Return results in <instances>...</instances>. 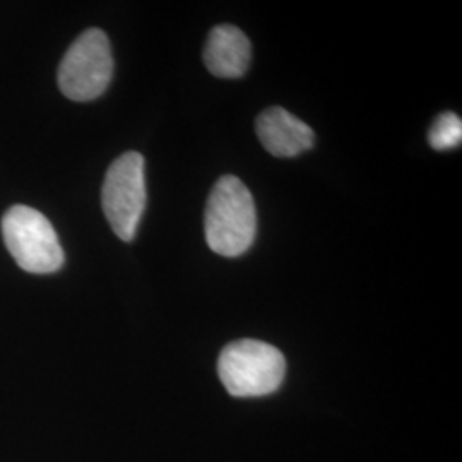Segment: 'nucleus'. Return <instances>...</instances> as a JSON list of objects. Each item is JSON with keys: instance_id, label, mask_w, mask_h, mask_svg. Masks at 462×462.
Instances as JSON below:
<instances>
[{"instance_id": "nucleus-1", "label": "nucleus", "mask_w": 462, "mask_h": 462, "mask_svg": "<svg viewBox=\"0 0 462 462\" xmlns=\"http://www.w3.org/2000/svg\"><path fill=\"white\" fill-rule=\"evenodd\" d=\"M208 247L223 257H238L252 247L257 233V211L247 185L233 175L216 182L204 215Z\"/></svg>"}, {"instance_id": "nucleus-2", "label": "nucleus", "mask_w": 462, "mask_h": 462, "mask_svg": "<svg viewBox=\"0 0 462 462\" xmlns=\"http://www.w3.org/2000/svg\"><path fill=\"white\" fill-rule=\"evenodd\" d=\"M217 374L231 396H267L284 379L286 360L278 347L255 339H242L221 351Z\"/></svg>"}, {"instance_id": "nucleus-3", "label": "nucleus", "mask_w": 462, "mask_h": 462, "mask_svg": "<svg viewBox=\"0 0 462 462\" xmlns=\"http://www.w3.org/2000/svg\"><path fill=\"white\" fill-rule=\"evenodd\" d=\"M5 247L17 265L32 274H51L64 261V248L51 223L30 206H13L2 219Z\"/></svg>"}, {"instance_id": "nucleus-4", "label": "nucleus", "mask_w": 462, "mask_h": 462, "mask_svg": "<svg viewBox=\"0 0 462 462\" xmlns=\"http://www.w3.org/2000/svg\"><path fill=\"white\" fill-rule=\"evenodd\" d=\"M146 199L144 158L129 151L110 165L101 190L103 211L120 240L133 242L146 209Z\"/></svg>"}, {"instance_id": "nucleus-5", "label": "nucleus", "mask_w": 462, "mask_h": 462, "mask_svg": "<svg viewBox=\"0 0 462 462\" xmlns=\"http://www.w3.org/2000/svg\"><path fill=\"white\" fill-rule=\"evenodd\" d=\"M114 76V57L108 36L91 28L78 36L59 67V86L72 101L101 97Z\"/></svg>"}, {"instance_id": "nucleus-6", "label": "nucleus", "mask_w": 462, "mask_h": 462, "mask_svg": "<svg viewBox=\"0 0 462 462\" xmlns=\"http://www.w3.org/2000/svg\"><path fill=\"white\" fill-rule=\"evenodd\" d=\"M257 135L273 156L295 158L314 148V131L281 106H271L257 116Z\"/></svg>"}, {"instance_id": "nucleus-7", "label": "nucleus", "mask_w": 462, "mask_h": 462, "mask_svg": "<svg viewBox=\"0 0 462 462\" xmlns=\"http://www.w3.org/2000/svg\"><path fill=\"white\" fill-rule=\"evenodd\" d=\"M250 42L240 28L219 24L211 30L204 47V64L213 76L223 79L242 78L250 66Z\"/></svg>"}, {"instance_id": "nucleus-8", "label": "nucleus", "mask_w": 462, "mask_h": 462, "mask_svg": "<svg viewBox=\"0 0 462 462\" xmlns=\"http://www.w3.org/2000/svg\"><path fill=\"white\" fill-rule=\"evenodd\" d=\"M461 141V118L450 112L437 116L429 133L430 146L437 151H447V149L457 148Z\"/></svg>"}]
</instances>
